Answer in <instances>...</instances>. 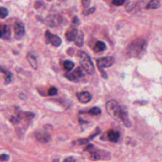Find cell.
Wrapping results in <instances>:
<instances>
[{
    "label": "cell",
    "mask_w": 162,
    "mask_h": 162,
    "mask_svg": "<svg viewBox=\"0 0 162 162\" xmlns=\"http://www.w3.org/2000/svg\"><path fill=\"white\" fill-rule=\"evenodd\" d=\"M78 100L82 103H88L93 98L91 94L88 91H82L77 93Z\"/></svg>",
    "instance_id": "11"
},
{
    "label": "cell",
    "mask_w": 162,
    "mask_h": 162,
    "mask_svg": "<svg viewBox=\"0 0 162 162\" xmlns=\"http://www.w3.org/2000/svg\"><path fill=\"white\" fill-rule=\"evenodd\" d=\"M58 89L55 88V87H52L51 88H50V89L48 90V95L50 96H55V95H57L58 94Z\"/></svg>",
    "instance_id": "23"
},
{
    "label": "cell",
    "mask_w": 162,
    "mask_h": 162,
    "mask_svg": "<svg viewBox=\"0 0 162 162\" xmlns=\"http://www.w3.org/2000/svg\"><path fill=\"white\" fill-rule=\"evenodd\" d=\"M78 30L75 28V27H70L65 33V37L69 42H74V40L77 35Z\"/></svg>",
    "instance_id": "13"
},
{
    "label": "cell",
    "mask_w": 162,
    "mask_h": 162,
    "mask_svg": "<svg viewBox=\"0 0 162 162\" xmlns=\"http://www.w3.org/2000/svg\"><path fill=\"white\" fill-rule=\"evenodd\" d=\"M45 35L46 44H51L55 47H59L62 43V40L58 35L52 34L49 30L46 31Z\"/></svg>",
    "instance_id": "6"
},
{
    "label": "cell",
    "mask_w": 162,
    "mask_h": 162,
    "mask_svg": "<svg viewBox=\"0 0 162 162\" xmlns=\"http://www.w3.org/2000/svg\"><path fill=\"white\" fill-rule=\"evenodd\" d=\"M125 3V0H113L112 3L117 7L123 5Z\"/></svg>",
    "instance_id": "24"
},
{
    "label": "cell",
    "mask_w": 162,
    "mask_h": 162,
    "mask_svg": "<svg viewBox=\"0 0 162 162\" xmlns=\"http://www.w3.org/2000/svg\"><path fill=\"white\" fill-rule=\"evenodd\" d=\"M107 136L109 141L116 143L120 138V133L115 130H110L107 133Z\"/></svg>",
    "instance_id": "16"
},
{
    "label": "cell",
    "mask_w": 162,
    "mask_h": 162,
    "mask_svg": "<svg viewBox=\"0 0 162 162\" xmlns=\"http://www.w3.org/2000/svg\"><path fill=\"white\" fill-rule=\"evenodd\" d=\"M84 33L81 30H78L77 35L74 40L75 44L78 47H82L84 45Z\"/></svg>",
    "instance_id": "17"
},
{
    "label": "cell",
    "mask_w": 162,
    "mask_h": 162,
    "mask_svg": "<svg viewBox=\"0 0 162 162\" xmlns=\"http://www.w3.org/2000/svg\"><path fill=\"white\" fill-rule=\"evenodd\" d=\"M14 34L15 37L17 40H20L25 34V25L22 22H17L14 25Z\"/></svg>",
    "instance_id": "10"
},
{
    "label": "cell",
    "mask_w": 162,
    "mask_h": 162,
    "mask_svg": "<svg viewBox=\"0 0 162 162\" xmlns=\"http://www.w3.org/2000/svg\"><path fill=\"white\" fill-rule=\"evenodd\" d=\"M10 159V156L7 154H2L0 155V161H8Z\"/></svg>",
    "instance_id": "26"
},
{
    "label": "cell",
    "mask_w": 162,
    "mask_h": 162,
    "mask_svg": "<svg viewBox=\"0 0 162 162\" xmlns=\"http://www.w3.org/2000/svg\"><path fill=\"white\" fill-rule=\"evenodd\" d=\"M160 7V2L159 0H151L147 4L146 8L148 10H155Z\"/></svg>",
    "instance_id": "18"
},
{
    "label": "cell",
    "mask_w": 162,
    "mask_h": 162,
    "mask_svg": "<svg viewBox=\"0 0 162 162\" xmlns=\"http://www.w3.org/2000/svg\"><path fill=\"white\" fill-rule=\"evenodd\" d=\"M106 109L108 114L115 120L122 123L127 127L131 126V123L127 110L120 105L116 101L112 100L108 101L106 104Z\"/></svg>",
    "instance_id": "1"
},
{
    "label": "cell",
    "mask_w": 162,
    "mask_h": 162,
    "mask_svg": "<svg viewBox=\"0 0 162 162\" xmlns=\"http://www.w3.org/2000/svg\"><path fill=\"white\" fill-rule=\"evenodd\" d=\"M35 138L40 143H48L51 140V135L48 131L43 129L35 131L34 132Z\"/></svg>",
    "instance_id": "8"
},
{
    "label": "cell",
    "mask_w": 162,
    "mask_h": 162,
    "mask_svg": "<svg viewBox=\"0 0 162 162\" xmlns=\"http://www.w3.org/2000/svg\"><path fill=\"white\" fill-rule=\"evenodd\" d=\"M115 62V60L112 57H106L100 58L97 60V66L100 72L101 73V75L103 78H107V73L104 72V69L106 68H109L111 67Z\"/></svg>",
    "instance_id": "4"
},
{
    "label": "cell",
    "mask_w": 162,
    "mask_h": 162,
    "mask_svg": "<svg viewBox=\"0 0 162 162\" xmlns=\"http://www.w3.org/2000/svg\"><path fill=\"white\" fill-rule=\"evenodd\" d=\"M63 65V68L65 70H67L68 72H70L73 69V68L75 67V63L71 60H67L64 61Z\"/></svg>",
    "instance_id": "20"
},
{
    "label": "cell",
    "mask_w": 162,
    "mask_h": 162,
    "mask_svg": "<svg viewBox=\"0 0 162 162\" xmlns=\"http://www.w3.org/2000/svg\"><path fill=\"white\" fill-rule=\"evenodd\" d=\"M87 113L92 116H99L101 114V110L99 107H93L87 111Z\"/></svg>",
    "instance_id": "21"
},
{
    "label": "cell",
    "mask_w": 162,
    "mask_h": 162,
    "mask_svg": "<svg viewBox=\"0 0 162 162\" xmlns=\"http://www.w3.org/2000/svg\"><path fill=\"white\" fill-rule=\"evenodd\" d=\"M0 72L3 73L5 77V82L7 84H9L12 82L13 78V74L8 70L5 68V67L0 66Z\"/></svg>",
    "instance_id": "15"
},
{
    "label": "cell",
    "mask_w": 162,
    "mask_h": 162,
    "mask_svg": "<svg viewBox=\"0 0 162 162\" xmlns=\"http://www.w3.org/2000/svg\"><path fill=\"white\" fill-rule=\"evenodd\" d=\"M72 24L73 26H78L80 24V20L77 17H75L72 20Z\"/></svg>",
    "instance_id": "28"
},
{
    "label": "cell",
    "mask_w": 162,
    "mask_h": 162,
    "mask_svg": "<svg viewBox=\"0 0 162 162\" xmlns=\"http://www.w3.org/2000/svg\"><path fill=\"white\" fill-rule=\"evenodd\" d=\"M27 60L29 63V65H30V67L34 69V70H37V67H38V64H37V58L36 57L32 54L31 53H29L27 55Z\"/></svg>",
    "instance_id": "14"
},
{
    "label": "cell",
    "mask_w": 162,
    "mask_h": 162,
    "mask_svg": "<svg viewBox=\"0 0 162 162\" xmlns=\"http://www.w3.org/2000/svg\"><path fill=\"white\" fill-rule=\"evenodd\" d=\"M11 37V30L8 26L0 25V39L9 40Z\"/></svg>",
    "instance_id": "12"
},
{
    "label": "cell",
    "mask_w": 162,
    "mask_h": 162,
    "mask_svg": "<svg viewBox=\"0 0 162 162\" xmlns=\"http://www.w3.org/2000/svg\"><path fill=\"white\" fill-rule=\"evenodd\" d=\"M146 40L141 38L135 39L127 48V55L131 58H141L146 51Z\"/></svg>",
    "instance_id": "2"
},
{
    "label": "cell",
    "mask_w": 162,
    "mask_h": 162,
    "mask_svg": "<svg viewBox=\"0 0 162 162\" xmlns=\"http://www.w3.org/2000/svg\"><path fill=\"white\" fill-rule=\"evenodd\" d=\"M64 161H67V162H73V161H75V159L72 157V156H70V157H68L66 159H64Z\"/></svg>",
    "instance_id": "29"
},
{
    "label": "cell",
    "mask_w": 162,
    "mask_h": 162,
    "mask_svg": "<svg viewBox=\"0 0 162 162\" xmlns=\"http://www.w3.org/2000/svg\"><path fill=\"white\" fill-rule=\"evenodd\" d=\"M8 15V10L5 7H0V19H5Z\"/></svg>",
    "instance_id": "22"
},
{
    "label": "cell",
    "mask_w": 162,
    "mask_h": 162,
    "mask_svg": "<svg viewBox=\"0 0 162 162\" xmlns=\"http://www.w3.org/2000/svg\"><path fill=\"white\" fill-rule=\"evenodd\" d=\"M84 76V73L81 67H77L72 72L67 73L65 75V77L72 82H78L79 80Z\"/></svg>",
    "instance_id": "7"
},
{
    "label": "cell",
    "mask_w": 162,
    "mask_h": 162,
    "mask_svg": "<svg viewBox=\"0 0 162 162\" xmlns=\"http://www.w3.org/2000/svg\"><path fill=\"white\" fill-rule=\"evenodd\" d=\"M91 0H82V5L84 8H88L91 4Z\"/></svg>",
    "instance_id": "27"
},
{
    "label": "cell",
    "mask_w": 162,
    "mask_h": 162,
    "mask_svg": "<svg viewBox=\"0 0 162 162\" xmlns=\"http://www.w3.org/2000/svg\"><path fill=\"white\" fill-rule=\"evenodd\" d=\"M106 48V44L103 42V41H98L93 50L94 51V52L96 53H100V52H101V51H103L104 50H105Z\"/></svg>",
    "instance_id": "19"
},
{
    "label": "cell",
    "mask_w": 162,
    "mask_h": 162,
    "mask_svg": "<svg viewBox=\"0 0 162 162\" xmlns=\"http://www.w3.org/2000/svg\"><path fill=\"white\" fill-rule=\"evenodd\" d=\"M62 22V18L60 15H51L46 17L45 23L51 27H55L60 25Z\"/></svg>",
    "instance_id": "9"
},
{
    "label": "cell",
    "mask_w": 162,
    "mask_h": 162,
    "mask_svg": "<svg viewBox=\"0 0 162 162\" xmlns=\"http://www.w3.org/2000/svg\"><path fill=\"white\" fill-rule=\"evenodd\" d=\"M95 10H96V8L95 7H92V8H90L84 11L83 12V14L84 15H89L90 14H93L95 12Z\"/></svg>",
    "instance_id": "25"
},
{
    "label": "cell",
    "mask_w": 162,
    "mask_h": 162,
    "mask_svg": "<svg viewBox=\"0 0 162 162\" xmlns=\"http://www.w3.org/2000/svg\"><path fill=\"white\" fill-rule=\"evenodd\" d=\"M78 58L82 68L89 75L95 73V68L91 57L85 52L80 51L78 53Z\"/></svg>",
    "instance_id": "3"
},
{
    "label": "cell",
    "mask_w": 162,
    "mask_h": 162,
    "mask_svg": "<svg viewBox=\"0 0 162 162\" xmlns=\"http://www.w3.org/2000/svg\"><path fill=\"white\" fill-rule=\"evenodd\" d=\"M94 146L93 144H90L87 146V148L85 149L86 151H89L91 153L90 158L92 160H99V159H106V157H108L107 156V154H108L107 152L101 150H93Z\"/></svg>",
    "instance_id": "5"
}]
</instances>
